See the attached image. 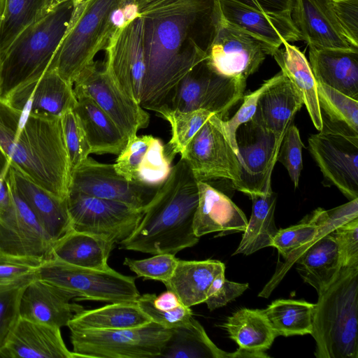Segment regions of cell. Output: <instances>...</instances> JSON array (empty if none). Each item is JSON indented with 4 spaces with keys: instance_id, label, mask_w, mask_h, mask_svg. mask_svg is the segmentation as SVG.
Wrapping results in <instances>:
<instances>
[{
    "instance_id": "obj_1",
    "label": "cell",
    "mask_w": 358,
    "mask_h": 358,
    "mask_svg": "<svg viewBox=\"0 0 358 358\" xmlns=\"http://www.w3.org/2000/svg\"><path fill=\"white\" fill-rule=\"evenodd\" d=\"M218 0H162L141 13L146 74L140 106L169 108L179 82L206 58L215 34Z\"/></svg>"
},
{
    "instance_id": "obj_2",
    "label": "cell",
    "mask_w": 358,
    "mask_h": 358,
    "mask_svg": "<svg viewBox=\"0 0 358 358\" xmlns=\"http://www.w3.org/2000/svg\"><path fill=\"white\" fill-rule=\"evenodd\" d=\"M0 146L12 167L66 199L70 169L60 117L22 113L0 100Z\"/></svg>"
},
{
    "instance_id": "obj_3",
    "label": "cell",
    "mask_w": 358,
    "mask_h": 358,
    "mask_svg": "<svg viewBox=\"0 0 358 358\" xmlns=\"http://www.w3.org/2000/svg\"><path fill=\"white\" fill-rule=\"evenodd\" d=\"M199 201L197 180L180 158L144 208L134 231L120 248L150 255H176L199 241L193 229Z\"/></svg>"
},
{
    "instance_id": "obj_4",
    "label": "cell",
    "mask_w": 358,
    "mask_h": 358,
    "mask_svg": "<svg viewBox=\"0 0 358 358\" xmlns=\"http://www.w3.org/2000/svg\"><path fill=\"white\" fill-rule=\"evenodd\" d=\"M358 266L341 267L318 294L311 335L317 358H357Z\"/></svg>"
},
{
    "instance_id": "obj_5",
    "label": "cell",
    "mask_w": 358,
    "mask_h": 358,
    "mask_svg": "<svg viewBox=\"0 0 358 358\" xmlns=\"http://www.w3.org/2000/svg\"><path fill=\"white\" fill-rule=\"evenodd\" d=\"M73 9V0L58 4L28 26L13 42L1 58V100L48 70L69 27Z\"/></svg>"
},
{
    "instance_id": "obj_6",
    "label": "cell",
    "mask_w": 358,
    "mask_h": 358,
    "mask_svg": "<svg viewBox=\"0 0 358 358\" xmlns=\"http://www.w3.org/2000/svg\"><path fill=\"white\" fill-rule=\"evenodd\" d=\"M121 0L74 2L69 27L48 69H55L73 85L78 74L94 62L117 31L111 12Z\"/></svg>"
},
{
    "instance_id": "obj_7",
    "label": "cell",
    "mask_w": 358,
    "mask_h": 358,
    "mask_svg": "<svg viewBox=\"0 0 358 358\" xmlns=\"http://www.w3.org/2000/svg\"><path fill=\"white\" fill-rule=\"evenodd\" d=\"M36 278L78 299L109 303L136 301L141 295L134 277L123 275L112 268H85L52 257L43 261Z\"/></svg>"
},
{
    "instance_id": "obj_8",
    "label": "cell",
    "mask_w": 358,
    "mask_h": 358,
    "mask_svg": "<svg viewBox=\"0 0 358 358\" xmlns=\"http://www.w3.org/2000/svg\"><path fill=\"white\" fill-rule=\"evenodd\" d=\"M173 329L151 322L115 330H70L73 352L79 358L160 357Z\"/></svg>"
},
{
    "instance_id": "obj_9",
    "label": "cell",
    "mask_w": 358,
    "mask_h": 358,
    "mask_svg": "<svg viewBox=\"0 0 358 358\" xmlns=\"http://www.w3.org/2000/svg\"><path fill=\"white\" fill-rule=\"evenodd\" d=\"M71 229L115 244L127 239L140 223L144 210L69 190L66 198Z\"/></svg>"
},
{
    "instance_id": "obj_10",
    "label": "cell",
    "mask_w": 358,
    "mask_h": 358,
    "mask_svg": "<svg viewBox=\"0 0 358 358\" xmlns=\"http://www.w3.org/2000/svg\"><path fill=\"white\" fill-rule=\"evenodd\" d=\"M245 85L217 73L206 58L179 82L169 108L183 112L206 110L225 120L228 112L243 99Z\"/></svg>"
},
{
    "instance_id": "obj_11",
    "label": "cell",
    "mask_w": 358,
    "mask_h": 358,
    "mask_svg": "<svg viewBox=\"0 0 358 358\" xmlns=\"http://www.w3.org/2000/svg\"><path fill=\"white\" fill-rule=\"evenodd\" d=\"M213 114L180 153L197 181L227 179L238 182L240 164L223 125Z\"/></svg>"
},
{
    "instance_id": "obj_12",
    "label": "cell",
    "mask_w": 358,
    "mask_h": 358,
    "mask_svg": "<svg viewBox=\"0 0 358 358\" xmlns=\"http://www.w3.org/2000/svg\"><path fill=\"white\" fill-rule=\"evenodd\" d=\"M272 51L260 41L227 22L219 6L215 34L206 60L217 73L246 83Z\"/></svg>"
},
{
    "instance_id": "obj_13",
    "label": "cell",
    "mask_w": 358,
    "mask_h": 358,
    "mask_svg": "<svg viewBox=\"0 0 358 358\" xmlns=\"http://www.w3.org/2000/svg\"><path fill=\"white\" fill-rule=\"evenodd\" d=\"M73 89L76 96L91 98L128 139L149 124V114L120 90L98 62L94 61L82 70L73 83Z\"/></svg>"
},
{
    "instance_id": "obj_14",
    "label": "cell",
    "mask_w": 358,
    "mask_h": 358,
    "mask_svg": "<svg viewBox=\"0 0 358 358\" xmlns=\"http://www.w3.org/2000/svg\"><path fill=\"white\" fill-rule=\"evenodd\" d=\"M236 141L240 174L234 188L249 196L272 190L271 174L281 143L251 120L238 127Z\"/></svg>"
},
{
    "instance_id": "obj_15",
    "label": "cell",
    "mask_w": 358,
    "mask_h": 358,
    "mask_svg": "<svg viewBox=\"0 0 358 358\" xmlns=\"http://www.w3.org/2000/svg\"><path fill=\"white\" fill-rule=\"evenodd\" d=\"M104 50V69L120 90L140 105L146 74L143 17L117 31Z\"/></svg>"
},
{
    "instance_id": "obj_16",
    "label": "cell",
    "mask_w": 358,
    "mask_h": 358,
    "mask_svg": "<svg viewBox=\"0 0 358 358\" xmlns=\"http://www.w3.org/2000/svg\"><path fill=\"white\" fill-rule=\"evenodd\" d=\"M159 187L128 180L116 172L113 164L88 157L71 173L69 190L144 210Z\"/></svg>"
},
{
    "instance_id": "obj_17",
    "label": "cell",
    "mask_w": 358,
    "mask_h": 358,
    "mask_svg": "<svg viewBox=\"0 0 358 358\" xmlns=\"http://www.w3.org/2000/svg\"><path fill=\"white\" fill-rule=\"evenodd\" d=\"M319 131L308 149L323 176L349 201L358 199V138Z\"/></svg>"
},
{
    "instance_id": "obj_18",
    "label": "cell",
    "mask_w": 358,
    "mask_h": 358,
    "mask_svg": "<svg viewBox=\"0 0 358 358\" xmlns=\"http://www.w3.org/2000/svg\"><path fill=\"white\" fill-rule=\"evenodd\" d=\"M8 180L11 203L0 215V253L41 259L50 258L55 241L17 194L9 177Z\"/></svg>"
},
{
    "instance_id": "obj_19",
    "label": "cell",
    "mask_w": 358,
    "mask_h": 358,
    "mask_svg": "<svg viewBox=\"0 0 358 358\" xmlns=\"http://www.w3.org/2000/svg\"><path fill=\"white\" fill-rule=\"evenodd\" d=\"M1 101L20 113L48 117H61L77 103L73 85L55 69L20 85Z\"/></svg>"
},
{
    "instance_id": "obj_20",
    "label": "cell",
    "mask_w": 358,
    "mask_h": 358,
    "mask_svg": "<svg viewBox=\"0 0 358 358\" xmlns=\"http://www.w3.org/2000/svg\"><path fill=\"white\" fill-rule=\"evenodd\" d=\"M218 6L227 22L260 41L273 55L284 42L302 40L289 14L266 13L234 0H218Z\"/></svg>"
},
{
    "instance_id": "obj_21",
    "label": "cell",
    "mask_w": 358,
    "mask_h": 358,
    "mask_svg": "<svg viewBox=\"0 0 358 358\" xmlns=\"http://www.w3.org/2000/svg\"><path fill=\"white\" fill-rule=\"evenodd\" d=\"M291 17L308 46L358 50L343 31L329 0H294Z\"/></svg>"
},
{
    "instance_id": "obj_22",
    "label": "cell",
    "mask_w": 358,
    "mask_h": 358,
    "mask_svg": "<svg viewBox=\"0 0 358 358\" xmlns=\"http://www.w3.org/2000/svg\"><path fill=\"white\" fill-rule=\"evenodd\" d=\"M73 296L35 278L25 287L20 301V317L62 328L83 307L71 303Z\"/></svg>"
},
{
    "instance_id": "obj_23",
    "label": "cell",
    "mask_w": 358,
    "mask_h": 358,
    "mask_svg": "<svg viewBox=\"0 0 358 358\" xmlns=\"http://www.w3.org/2000/svg\"><path fill=\"white\" fill-rule=\"evenodd\" d=\"M1 353L3 358H79L66 346L60 328L22 317Z\"/></svg>"
},
{
    "instance_id": "obj_24",
    "label": "cell",
    "mask_w": 358,
    "mask_h": 358,
    "mask_svg": "<svg viewBox=\"0 0 358 358\" xmlns=\"http://www.w3.org/2000/svg\"><path fill=\"white\" fill-rule=\"evenodd\" d=\"M303 106L300 93L280 71L275 81L260 95L251 121L273 134L281 143L295 114Z\"/></svg>"
},
{
    "instance_id": "obj_25",
    "label": "cell",
    "mask_w": 358,
    "mask_h": 358,
    "mask_svg": "<svg viewBox=\"0 0 358 358\" xmlns=\"http://www.w3.org/2000/svg\"><path fill=\"white\" fill-rule=\"evenodd\" d=\"M199 201L193 221L196 236L220 232L219 236L243 232L248 220L243 212L220 190L197 181Z\"/></svg>"
},
{
    "instance_id": "obj_26",
    "label": "cell",
    "mask_w": 358,
    "mask_h": 358,
    "mask_svg": "<svg viewBox=\"0 0 358 358\" xmlns=\"http://www.w3.org/2000/svg\"><path fill=\"white\" fill-rule=\"evenodd\" d=\"M8 177L17 194L53 241L71 229L66 199L48 192L12 166Z\"/></svg>"
},
{
    "instance_id": "obj_27",
    "label": "cell",
    "mask_w": 358,
    "mask_h": 358,
    "mask_svg": "<svg viewBox=\"0 0 358 358\" xmlns=\"http://www.w3.org/2000/svg\"><path fill=\"white\" fill-rule=\"evenodd\" d=\"M309 60L316 82L358 100V50L309 45Z\"/></svg>"
},
{
    "instance_id": "obj_28",
    "label": "cell",
    "mask_w": 358,
    "mask_h": 358,
    "mask_svg": "<svg viewBox=\"0 0 358 358\" xmlns=\"http://www.w3.org/2000/svg\"><path fill=\"white\" fill-rule=\"evenodd\" d=\"M73 109L86 134L92 153L118 155L128 138L89 96L79 95Z\"/></svg>"
},
{
    "instance_id": "obj_29",
    "label": "cell",
    "mask_w": 358,
    "mask_h": 358,
    "mask_svg": "<svg viewBox=\"0 0 358 358\" xmlns=\"http://www.w3.org/2000/svg\"><path fill=\"white\" fill-rule=\"evenodd\" d=\"M225 271L224 264L215 259H178L171 277L164 284L174 292L182 304L191 308L205 302L208 290L216 275Z\"/></svg>"
},
{
    "instance_id": "obj_30",
    "label": "cell",
    "mask_w": 358,
    "mask_h": 358,
    "mask_svg": "<svg viewBox=\"0 0 358 358\" xmlns=\"http://www.w3.org/2000/svg\"><path fill=\"white\" fill-rule=\"evenodd\" d=\"M331 232L318 236L295 261L299 275L317 294L328 287L341 268L338 245Z\"/></svg>"
},
{
    "instance_id": "obj_31",
    "label": "cell",
    "mask_w": 358,
    "mask_h": 358,
    "mask_svg": "<svg viewBox=\"0 0 358 358\" xmlns=\"http://www.w3.org/2000/svg\"><path fill=\"white\" fill-rule=\"evenodd\" d=\"M115 243L101 237L73 229L53 244L51 257L85 268L106 270Z\"/></svg>"
},
{
    "instance_id": "obj_32",
    "label": "cell",
    "mask_w": 358,
    "mask_h": 358,
    "mask_svg": "<svg viewBox=\"0 0 358 358\" xmlns=\"http://www.w3.org/2000/svg\"><path fill=\"white\" fill-rule=\"evenodd\" d=\"M223 327L247 357H269L264 351L278 336L262 310L239 309L227 318Z\"/></svg>"
},
{
    "instance_id": "obj_33",
    "label": "cell",
    "mask_w": 358,
    "mask_h": 358,
    "mask_svg": "<svg viewBox=\"0 0 358 358\" xmlns=\"http://www.w3.org/2000/svg\"><path fill=\"white\" fill-rule=\"evenodd\" d=\"M273 55L282 73L300 93L314 127L321 131L322 118L319 108L317 82L304 54L295 45L284 42Z\"/></svg>"
},
{
    "instance_id": "obj_34",
    "label": "cell",
    "mask_w": 358,
    "mask_h": 358,
    "mask_svg": "<svg viewBox=\"0 0 358 358\" xmlns=\"http://www.w3.org/2000/svg\"><path fill=\"white\" fill-rule=\"evenodd\" d=\"M151 320L136 301L110 303L92 310H82L69 322L70 330H115L144 326Z\"/></svg>"
},
{
    "instance_id": "obj_35",
    "label": "cell",
    "mask_w": 358,
    "mask_h": 358,
    "mask_svg": "<svg viewBox=\"0 0 358 358\" xmlns=\"http://www.w3.org/2000/svg\"><path fill=\"white\" fill-rule=\"evenodd\" d=\"M250 197L252 201L250 218L233 255H249L266 247H271L278 231L274 218L276 194L271 190L263 194H252Z\"/></svg>"
},
{
    "instance_id": "obj_36",
    "label": "cell",
    "mask_w": 358,
    "mask_h": 358,
    "mask_svg": "<svg viewBox=\"0 0 358 358\" xmlns=\"http://www.w3.org/2000/svg\"><path fill=\"white\" fill-rule=\"evenodd\" d=\"M321 131L358 138V100L317 82Z\"/></svg>"
},
{
    "instance_id": "obj_37",
    "label": "cell",
    "mask_w": 358,
    "mask_h": 358,
    "mask_svg": "<svg viewBox=\"0 0 358 358\" xmlns=\"http://www.w3.org/2000/svg\"><path fill=\"white\" fill-rule=\"evenodd\" d=\"M160 357L234 358L233 352H227L215 345L194 317L187 324L173 329Z\"/></svg>"
},
{
    "instance_id": "obj_38",
    "label": "cell",
    "mask_w": 358,
    "mask_h": 358,
    "mask_svg": "<svg viewBox=\"0 0 358 358\" xmlns=\"http://www.w3.org/2000/svg\"><path fill=\"white\" fill-rule=\"evenodd\" d=\"M315 303L278 299L262 310L277 336L310 334Z\"/></svg>"
},
{
    "instance_id": "obj_39",
    "label": "cell",
    "mask_w": 358,
    "mask_h": 358,
    "mask_svg": "<svg viewBox=\"0 0 358 358\" xmlns=\"http://www.w3.org/2000/svg\"><path fill=\"white\" fill-rule=\"evenodd\" d=\"M48 0H6L0 29L1 58L19 34L42 17Z\"/></svg>"
},
{
    "instance_id": "obj_40",
    "label": "cell",
    "mask_w": 358,
    "mask_h": 358,
    "mask_svg": "<svg viewBox=\"0 0 358 358\" xmlns=\"http://www.w3.org/2000/svg\"><path fill=\"white\" fill-rule=\"evenodd\" d=\"M158 113L171 127V138L164 145L166 155L171 162L176 154L184 150L203 124L214 114L202 109L183 112L170 108H165Z\"/></svg>"
},
{
    "instance_id": "obj_41",
    "label": "cell",
    "mask_w": 358,
    "mask_h": 358,
    "mask_svg": "<svg viewBox=\"0 0 358 358\" xmlns=\"http://www.w3.org/2000/svg\"><path fill=\"white\" fill-rule=\"evenodd\" d=\"M60 121L71 174L92 152L84 129L73 110L64 113Z\"/></svg>"
},
{
    "instance_id": "obj_42",
    "label": "cell",
    "mask_w": 358,
    "mask_h": 358,
    "mask_svg": "<svg viewBox=\"0 0 358 358\" xmlns=\"http://www.w3.org/2000/svg\"><path fill=\"white\" fill-rule=\"evenodd\" d=\"M43 260L0 253V289L29 284Z\"/></svg>"
},
{
    "instance_id": "obj_43",
    "label": "cell",
    "mask_w": 358,
    "mask_h": 358,
    "mask_svg": "<svg viewBox=\"0 0 358 358\" xmlns=\"http://www.w3.org/2000/svg\"><path fill=\"white\" fill-rule=\"evenodd\" d=\"M171 163L162 141L154 137L139 167L137 181L152 186H161L171 171Z\"/></svg>"
},
{
    "instance_id": "obj_44",
    "label": "cell",
    "mask_w": 358,
    "mask_h": 358,
    "mask_svg": "<svg viewBox=\"0 0 358 358\" xmlns=\"http://www.w3.org/2000/svg\"><path fill=\"white\" fill-rule=\"evenodd\" d=\"M178 262V259L176 255L162 253L139 260L126 257L123 264L135 273L138 277L164 283L171 277Z\"/></svg>"
},
{
    "instance_id": "obj_45",
    "label": "cell",
    "mask_w": 358,
    "mask_h": 358,
    "mask_svg": "<svg viewBox=\"0 0 358 358\" xmlns=\"http://www.w3.org/2000/svg\"><path fill=\"white\" fill-rule=\"evenodd\" d=\"M153 138L151 135L129 138L113 164L116 172L128 180L137 181L139 167Z\"/></svg>"
},
{
    "instance_id": "obj_46",
    "label": "cell",
    "mask_w": 358,
    "mask_h": 358,
    "mask_svg": "<svg viewBox=\"0 0 358 358\" xmlns=\"http://www.w3.org/2000/svg\"><path fill=\"white\" fill-rule=\"evenodd\" d=\"M27 285L0 289L1 352L20 318V301Z\"/></svg>"
},
{
    "instance_id": "obj_47",
    "label": "cell",
    "mask_w": 358,
    "mask_h": 358,
    "mask_svg": "<svg viewBox=\"0 0 358 358\" xmlns=\"http://www.w3.org/2000/svg\"><path fill=\"white\" fill-rule=\"evenodd\" d=\"M296 127L292 123L287 128L280 145L277 161L286 168L295 188L299 185V178L303 169L302 148Z\"/></svg>"
},
{
    "instance_id": "obj_48",
    "label": "cell",
    "mask_w": 358,
    "mask_h": 358,
    "mask_svg": "<svg viewBox=\"0 0 358 358\" xmlns=\"http://www.w3.org/2000/svg\"><path fill=\"white\" fill-rule=\"evenodd\" d=\"M152 296L153 294H145L140 295L136 300L138 307L152 322L166 329H173L187 324L193 317L191 308L183 304L168 311L157 309L152 303Z\"/></svg>"
},
{
    "instance_id": "obj_49",
    "label": "cell",
    "mask_w": 358,
    "mask_h": 358,
    "mask_svg": "<svg viewBox=\"0 0 358 358\" xmlns=\"http://www.w3.org/2000/svg\"><path fill=\"white\" fill-rule=\"evenodd\" d=\"M338 249L341 267L358 266V217L332 232Z\"/></svg>"
},
{
    "instance_id": "obj_50",
    "label": "cell",
    "mask_w": 358,
    "mask_h": 358,
    "mask_svg": "<svg viewBox=\"0 0 358 358\" xmlns=\"http://www.w3.org/2000/svg\"><path fill=\"white\" fill-rule=\"evenodd\" d=\"M275 78L276 74L266 80L257 90L243 96V102L235 115L228 120H223V125L226 133L236 153L238 152L236 141L237 129L240 125L252 120L260 95L275 81Z\"/></svg>"
},
{
    "instance_id": "obj_51",
    "label": "cell",
    "mask_w": 358,
    "mask_h": 358,
    "mask_svg": "<svg viewBox=\"0 0 358 358\" xmlns=\"http://www.w3.org/2000/svg\"><path fill=\"white\" fill-rule=\"evenodd\" d=\"M224 273L225 271H223L216 275L208 290L204 303L210 310L227 305L248 288V283H238L227 280Z\"/></svg>"
},
{
    "instance_id": "obj_52",
    "label": "cell",
    "mask_w": 358,
    "mask_h": 358,
    "mask_svg": "<svg viewBox=\"0 0 358 358\" xmlns=\"http://www.w3.org/2000/svg\"><path fill=\"white\" fill-rule=\"evenodd\" d=\"M343 31L358 48V0H329Z\"/></svg>"
},
{
    "instance_id": "obj_53",
    "label": "cell",
    "mask_w": 358,
    "mask_h": 358,
    "mask_svg": "<svg viewBox=\"0 0 358 358\" xmlns=\"http://www.w3.org/2000/svg\"><path fill=\"white\" fill-rule=\"evenodd\" d=\"M248 6L271 14H289L294 0H234Z\"/></svg>"
},
{
    "instance_id": "obj_54",
    "label": "cell",
    "mask_w": 358,
    "mask_h": 358,
    "mask_svg": "<svg viewBox=\"0 0 358 358\" xmlns=\"http://www.w3.org/2000/svg\"><path fill=\"white\" fill-rule=\"evenodd\" d=\"M152 303L157 309L162 311H168L175 309L182 304L177 295L169 290L158 296L153 294Z\"/></svg>"
},
{
    "instance_id": "obj_55",
    "label": "cell",
    "mask_w": 358,
    "mask_h": 358,
    "mask_svg": "<svg viewBox=\"0 0 358 358\" xmlns=\"http://www.w3.org/2000/svg\"><path fill=\"white\" fill-rule=\"evenodd\" d=\"M10 167L9 158L0 146V196L8 189V176Z\"/></svg>"
},
{
    "instance_id": "obj_56",
    "label": "cell",
    "mask_w": 358,
    "mask_h": 358,
    "mask_svg": "<svg viewBox=\"0 0 358 358\" xmlns=\"http://www.w3.org/2000/svg\"><path fill=\"white\" fill-rule=\"evenodd\" d=\"M68 0H48L45 7L43 9L42 17L45 15L46 13L50 12L52 9H53L55 7H56L58 4L66 1ZM82 0H73L74 2H78Z\"/></svg>"
},
{
    "instance_id": "obj_57",
    "label": "cell",
    "mask_w": 358,
    "mask_h": 358,
    "mask_svg": "<svg viewBox=\"0 0 358 358\" xmlns=\"http://www.w3.org/2000/svg\"><path fill=\"white\" fill-rule=\"evenodd\" d=\"M137 3L139 10H140V14L141 13L147 8L148 7L155 4L156 3L162 1V0H135Z\"/></svg>"
},
{
    "instance_id": "obj_58",
    "label": "cell",
    "mask_w": 358,
    "mask_h": 358,
    "mask_svg": "<svg viewBox=\"0 0 358 358\" xmlns=\"http://www.w3.org/2000/svg\"><path fill=\"white\" fill-rule=\"evenodd\" d=\"M6 0H0V29L3 17L4 10H5Z\"/></svg>"
},
{
    "instance_id": "obj_59",
    "label": "cell",
    "mask_w": 358,
    "mask_h": 358,
    "mask_svg": "<svg viewBox=\"0 0 358 358\" xmlns=\"http://www.w3.org/2000/svg\"><path fill=\"white\" fill-rule=\"evenodd\" d=\"M2 86V59L0 55V95Z\"/></svg>"
},
{
    "instance_id": "obj_60",
    "label": "cell",
    "mask_w": 358,
    "mask_h": 358,
    "mask_svg": "<svg viewBox=\"0 0 358 358\" xmlns=\"http://www.w3.org/2000/svg\"><path fill=\"white\" fill-rule=\"evenodd\" d=\"M0 358H3V355L1 352H0Z\"/></svg>"
}]
</instances>
